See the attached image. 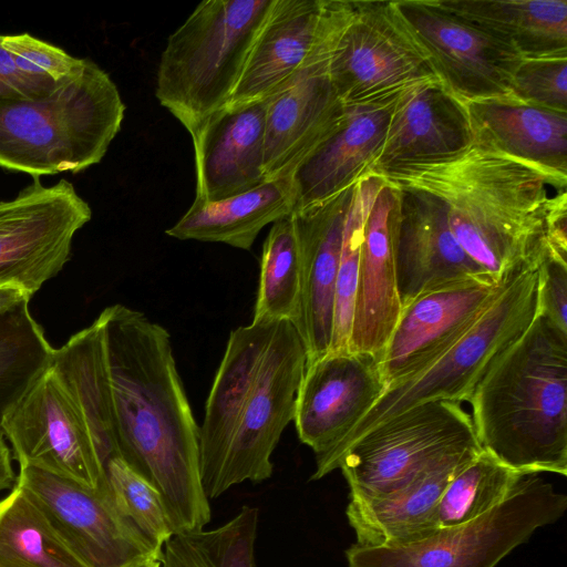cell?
I'll return each mask as SVG.
<instances>
[{
  "instance_id": "obj_37",
  "label": "cell",
  "mask_w": 567,
  "mask_h": 567,
  "mask_svg": "<svg viewBox=\"0 0 567 567\" xmlns=\"http://www.w3.org/2000/svg\"><path fill=\"white\" fill-rule=\"evenodd\" d=\"M1 43L20 69L58 84L78 75L86 61L30 33L2 35Z\"/></svg>"
},
{
  "instance_id": "obj_32",
  "label": "cell",
  "mask_w": 567,
  "mask_h": 567,
  "mask_svg": "<svg viewBox=\"0 0 567 567\" xmlns=\"http://www.w3.org/2000/svg\"><path fill=\"white\" fill-rule=\"evenodd\" d=\"M53 349L32 317L29 302L0 321V440L7 412L51 364Z\"/></svg>"
},
{
  "instance_id": "obj_35",
  "label": "cell",
  "mask_w": 567,
  "mask_h": 567,
  "mask_svg": "<svg viewBox=\"0 0 567 567\" xmlns=\"http://www.w3.org/2000/svg\"><path fill=\"white\" fill-rule=\"evenodd\" d=\"M106 485L120 513L157 551L173 535L158 491L114 456L104 465Z\"/></svg>"
},
{
  "instance_id": "obj_1",
  "label": "cell",
  "mask_w": 567,
  "mask_h": 567,
  "mask_svg": "<svg viewBox=\"0 0 567 567\" xmlns=\"http://www.w3.org/2000/svg\"><path fill=\"white\" fill-rule=\"evenodd\" d=\"M96 320L118 457L158 491L173 535L204 530L210 506L199 472V426L168 331L118 303Z\"/></svg>"
},
{
  "instance_id": "obj_41",
  "label": "cell",
  "mask_w": 567,
  "mask_h": 567,
  "mask_svg": "<svg viewBox=\"0 0 567 567\" xmlns=\"http://www.w3.org/2000/svg\"><path fill=\"white\" fill-rule=\"evenodd\" d=\"M17 477L12 467V453L4 440H0V493L12 488Z\"/></svg>"
},
{
  "instance_id": "obj_3",
  "label": "cell",
  "mask_w": 567,
  "mask_h": 567,
  "mask_svg": "<svg viewBox=\"0 0 567 567\" xmlns=\"http://www.w3.org/2000/svg\"><path fill=\"white\" fill-rule=\"evenodd\" d=\"M379 176L392 186L436 196L466 255L496 281L543 252L549 219L567 203V177L476 142L445 161Z\"/></svg>"
},
{
  "instance_id": "obj_9",
  "label": "cell",
  "mask_w": 567,
  "mask_h": 567,
  "mask_svg": "<svg viewBox=\"0 0 567 567\" xmlns=\"http://www.w3.org/2000/svg\"><path fill=\"white\" fill-rule=\"evenodd\" d=\"M482 449L460 402L415 405L373 427L342 456L350 499L392 494L453 454Z\"/></svg>"
},
{
  "instance_id": "obj_21",
  "label": "cell",
  "mask_w": 567,
  "mask_h": 567,
  "mask_svg": "<svg viewBox=\"0 0 567 567\" xmlns=\"http://www.w3.org/2000/svg\"><path fill=\"white\" fill-rule=\"evenodd\" d=\"M393 187L396 189L395 250L402 306L426 289L467 277L487 276L458 244L446 208L436 196L421 189Z\"/></svg>"
},
{
  "instance_id": "obj_27",
  "label": "cell",
  "mask_w": 567,
  "mask_h": 567,
  "mask_svg": "<svg viewBox=\"0 0 567 567\" xmlns=\"http://www.w3.org/2000/svg\"><path fill=\"white\" fill-rule=\"evenodd\" d=\"M295 209L289 176L268 179L239 195L219 200H194L166 235L181 240L221 243L249 250L260 230Z\"/></svg>"
},
{
  "instance_id": "obj_34",
  "label": "cell",
  "mask_w": 567,
  "mask_h": 567,
  "mask_svg": "<svg viewBox=\"0 0 567 567\" xmlns=\"http://www.w3.org/2000/svg\"><path fill=\"white\" fill-rule=\"evenodd\" d=\"M384 179L369 174L359 181L346 216L340 262L336 282L333 329L329 351H347L358 287L363 227Z\"/></svg>"
},
{
  "instance_id": "obj_25",
  "label": "cell",
  "mask_w": 567,
  "mask_h": 567,
  "mask_svg": "<svg viewBox=\"0 0 567 567\" xmlns=\"http://www.w3.org/2000/svg\"><path fill=\"white\" fill-rule=\"evenodd\" d=\"M323 0H274L227 103L266 100L303 65L316 42Z\"/></svg>"
},
{
  "instance_id": "obj_22",
  "label": "cell",
  "mask_w": 567,
  "mask_h": 567,
  "mask_svg": "<svg viewBox=\"0 0 567 567\" xmlns=\"http://www.w3.org/2000/svg\"><path fill=\"white\" fill-rule=\"evenodd\" d=\"M396 189L384 181L367 216L348 351L380 360L401 312L395 250Z\"/></svg>"
},
{
  "instance_id": "obj_16",
  "label": "cell",
  "mask_w": 567,
  "mask_h": 567,
  "mask_svg": "<svg viewBox=\"0 0 567 567\" xmlns=\"http://www.w3.org/2000/svg\"><path fill=\"white\" fill-rule=\"evenodd\" d=\"M386 389L379 360L352 351H329L307 363L292 422L316 456L319 471Z\"/></svg>"
},
{
  "instance_id": "obj_18",
  "label": "cell",
  "mask_w": 567,
  "mask_h": 567,
  "mask_svg": "<svg viewBox=\"0 0 567 567\" xmlns=\"http://www.w3.org/2000/svg\"><path fill=\"white\" fill-rule=\"evenodd\" d=\"M473 138L465 102L439 79L417 83L396 97L371 174L445 161Z\"/></svg>"
},
{
  "instance_id": "obj_42",
  "label": "cell",
  "mask_w": 567,
  "mask_h": 567,
  "mask_svg": "<svg viewBox=\"0 0 567 567\" xmlns=\"http://www.w3.org/2000/svg\"><path fill=\"white\" fill-rule=\"evenodd\" d=\"M161 553L142 557L125 567H159Z\"/></svg>"
},
{
  "instance_id": "obj_5",
  "label": "cell",
  "mask_w": 567,
  "mask_h": 567,
  "mask_svg": "<svg viewBox=\"0 0 567 567\" xmlns=\"http://www.w3.org/2000/svg\"><path fill=\"white\" fill-rule=\"evenodd\" d=\"M124 113L109 73L86 59L45 96L0 100V167L34 178L80 173L102 161Z\"/></svg>"
},
{
  "instance_id": "obj_38",
  "label": "cell",
  "mask_w": 567,
  "mask_h": 567,
  "mask_svg": "<svg viewBox=\"0 0 567 567\" xmlns=\"http://www.w3.org/2000/svg\"><path fill=\"white\" fill-rule=\"evenodd\" d=\"M567 259L545 247L538 264V312L567 333Z\"/></svg>"
},
{
  "instance_id": "obj_6",
  "label": "cell",
  "mask_w": 567,
  "mask_h": 567,
  "mask_svg": "<svg viewBox=\"0 0 567 567\" xmlns=\"http://www.w3.org/2000/svg\"><path fill=\"white\" fill-rule=\"evenodd\" d=\"M540 256L506 279L493 301L449 349L420 372L388 386L326 464L313 472L311 480H320L339 468L342 456L357 440L415 405L432 401H470L494 360L537 315Z\"/></svg>"
},
{
  "instance_id": "obj_4",
  "label": "cell",
  "mask_w": 567,
  "mask_h": 567,
  "mask_svg": "<svg viewBox=\"0 0 567 567\" xmlns=\"http://www.w3.org/2000/svg\"><path fill=\"white\" fill-rule=\"evenodd\" d=\"M481 447L523 474H567V333L537 311L468 401Z\"/></svg>"
},
{
  "instance_id": "obj_39",
  "label": "cell",
  "mask_w": 567,
  "mask_h": 567,
  "mask_svg": "<svg viewBox=\"0 0 567 567\" xmlns=\"http://www.w3.org/2000/svg\"><path fill=\"white\" fill-rule=\"evenodd\" d=\"M0 34V100L37 99L50 94L59 84L25 72L2 47Z\"/></svg>"
},
{
  "instance_id": "obj_12",
  "label": "cell",
  "mask_w": 567,
  "mask_h": 567,
  "mask_svg": "<svg viewBox=\"0 0 567 567\" xmlns=\"http://www.w3.org/2000/svg\"><path fill=\"white\" fill-rule=\"evenodd\" d=\"M92 217L89 203L72 183L45 186L39 178L0 200V286L34 295L71 256L75 234Z\"/></svg>"
},
{
  "instance_id": "obj_8",
  "label": "cell",
  "mask_w": 567,
  "mask_h": 567,
  "mask_svg": "<svg viewBox=\"0 0 567 567\" xmlns=\"http://www.w3.org/2000/svg\"><path fill=\"white\" fill-rule=\"evenodd\" d=\"M566 509L564 493L540 474H527L503 503L474 520L403 547L354 544L346 550V560L348 567H495Z\"/></svg>"
},
{
  "instance_id": "obj_28",
  "label": "cell",
  "mask_w": 567,
  "mask_h": 567,
  "mask_svg": "<svg viewBox=\"0 0 567 567\" xmlns=\"http://www.w3.org/2000/svg\"><path fill=\"white\" fill-rule=\"evenodd\" d=\"M523 59L567 55V0H439Z\"/></svg>"
},
{
  "instance_id": "obj_33",
  "label": "cell",
  "mask_w": 567,
  "mask_h": 567,
  "mask_svg": "<svg viewBox=\"0 0 567 567\" xmlns=\"http://www.w3.org/2000/svg\"><path fill=\"white\" fill-rule=\"evenodd\" d=\"M524 475L482 450L444 489L435 512L437 529L485 515L508 497Z\"/></svg>"
},
{
  "instance_id": "obj_13",
  "label": "cell",
  "mask_w": 567,
  "mask_h": 567,
  "mask_svg": "<svg viewBox=\"0 0 567 567\" xmlns=\"http://www.w3.org/2000/svg\"><path fill=\"white\" fill-rule=\"evenodd\" d=\"M2 431L20 466H35L92 488L106 486L85 419L51 364L7 412Z\"/></svg>"
},
{
  "instance_id": "obj_30",
  "label": "cell",
  "mask_w": 567,
  "mask_h": 567,
  "mask_svg": "<svg viewBox=\"0 0 567 567\" xmlns=\"http://www.w3.org/2000/svg\"><path fill=\"white\" fill-rule=\"evenodd\" d=\"M300 316V257L290 214L271 224L264 241L252 321H289L297 328Z\"/></svg>"
},
{
  "instance_id": "obj_7",
  "label": "cell",
  "mask_w": 567,
  "mask_h": 567,
  "mask_svg": "<svg viewBox=\"0 0 567 567\" xmlns=\"http://www.w3.org/2000/svg\"><path fill=\"white\" fill-rule=\"evenodd\" d=\"M274 0H205L167 39L155 95L190 136L230 99Z\"/></svg>"
},
{
  "instance_id": "obj_40",
  "label": "cell",
  "mask_w": 567,
  "mask_h": 567,
  "mask_svg": "<svg viewBox=\"0 0 567 567\" xmlns=\"http://www.w3.org/2000/svg\"><path fill=\"white\" fill-rule=\"evenodd\" d=\"M32 293L17 286H0V321L10 311L19 306L30 302Z\"/></svg>"
},
{
  "instance_id": "obj_31",
  "label": "cell",
  "mask_w": 567,
  "mask_h": 567,
  "mask_svg": "<svg viewBox=\"0 0 567 567\" xmlns=\"http://www.w3.org/2000/svg\"><path fill=\"white\" fill-rule=\"evenodd\" d=\"M258 518V508L243 506L217 528L173 535L159 567H255Z\"/></svg>"
},
{
  "instance_id": "obj_15",
  "label": "cell",
  "mask_w": 567,
  "mask_h": 567,
  "mask_svg": "<svg viewBox=\"0 0 567 567\" xmlns=\"http://www.w3.org/2000/svg\"><path fill=\"white\" fill-rule=\"evenodd\" d=\"M16 483L87 567H125L161 553L120 513L107 485L92 488L30 465L20 466Z\"/></svg>"
},
{
  "instance_id": "obj_17",
  "label": "cell",
  "mask_w": 567,
  "mask_h": 567,
  "mask_svg": "<svg viewBox=\"0 0 567 567\" xmlns=\"http://www.w3.org/2000/svg\"><path fill=\"white\" fill-rule=\"evenodd\" d=\"M508 277L502 281L488 276L450 281L403 305L379 360L386 388L420 372L449 349L493 301Z\"/></svg>"
},
{
  "instance_id": "obj_2",
  "label": "cell",
  "mask_w": 567,
  "mask_h": 567,
  "mask_svg": "<svg viewBox=\"0 0 567 567\" xmlns=\"http://www.w3.org/2000/svg\"><path fill=\"white\" fill-rule=\"evenodd\" d=\"M307 360L289 321H251L230 331L199 426V472L208 499L272 475L271 456L293 420Z\"/></svg>"
},
{
  "instance_id": "obj_23",
  "label": "cell",
  "mask_w": 567,
  "mask_h": 567,
  "mask_svg": "<svg viewBox=\"0 0 567 567\" xmlns=\"http://www.w3.org/2000/svg\"><path fill=\"white\" fill-rule=\"evenodd\" d=\"M395 100L346 106L340 126L288 175L295 209L326 200L371 174Z\"/></svg>"
},
{
  "instance_id": "obj_14",
  "label": "cell",
  "mask_w": 567,
  "mask_h": 567,
  "mask_svg": "<svg viewBox=\"0 0 567 567\" xmlns=\"http://www.w3.org/2000/svg\"><path fill=\"white\" fill-rule=\"evenodd\" d=\"M437 79L464 102L511 97L523 58L509 44L443 7L439 0L394 1Z\"/></svg>"
},
{
  "instance_id": "obj_29",
  "label": "cell",
  "mask_w": 567,
  "mask_h": 567,
  "mask_svg": "<svg viewBox=\"0 0 567 567\" xmlns=\"http://www.w3.org/2000/svg\"><path fill=\"white\" fill-rule=\"evenodd\" d=\"M0 567H87L18 484L0 499Z\"/></svg>"
},
{
  "instance_id": "obj_36",
  "label": "cell",
  "mask_w": 567,
  "mask_h": 567,
  "mask_svg": "<svg viewBox=\"0 0 567 567\" xmlns=\"http://www.w3.org/2000/svg\"><path fill=\"white\" fill-rule=\"evenodd\" d=\"M511 97L567 113V55L523 59L513 78Z\"/></svg>"
},
{
  "instance_id": "obj_10",
  "label": "cell",
  "mask_w": 567,
  "mask_h": 567,
  "mask_svg": "<svg viewBox=\"0 0 567 567\" xmlns=\"http://www.w3.org/2000/svg\"><path fill=\"white\" fill-rule=\"evenodd\" d=\"M351 1L323 0L319 32L303 65L267 100L264 173L288 176L342 123L346 106L331 81L329 64L350 13Z\"/></svg>"
},
{
  "instance_id": "obj_20",
  "label": "cell",
  "mask_w": 567,
  "mask_h": 567,
  "mask_svg": "<svg viewBox=\"0 0 567 567\" xmlns=\"http://www.w3.org/2000/svg\"><path fill=\"white\" fill-rule=\"evenodd\" d=\"M267 101L226 103L208 115L192 135L194 200L224 199L267 181L264 173Z\"/></svg>"
},
{
  "instance_id": "obj_11",
  "label": "cell",
  "mask_w": 567,
  "mask_h": 567,
  "mask_svg": "<svg viewBox=\"0 0 567 567\" xmlns=\"http://www.w3.org/2000/svg\"><path fill=\"white\" fill-rule=\"evenodd\" d=\"M329 72L344 106L388 101L437 79L394 1H351Z\"/></svg>"
},
{
  "instance_id": "obj_19",
  "label": "cell",
  "mask_w": 567,
  "mask_h": 567,
  "mask_svg": "<svg viewBox=\"0 0 567 567\" xmlns=\"http://www.w3.org/2000/svg\"><path fill=\"white\" fill-rule=\"evenodd\" d=\"M354 186L291 213L301 275V316L296 329L307 363L330 350L343 228Z\"/></svg>"
},
{
  "instance_id": "obj_24",
  "label": "cell",
  "mask_w": 567,
  "mask_h": 567,
  "mask_svg": "<svg viewBox=\"0 0 567 567\" xmlns=\"http://www.w3.org/2000/svg\"><path fill=\"white\" fill-rule=\"evenodd\" d=\"M483 449L451 455L403 488L377 498L350 499L346 516L357 543L364 547H403L439 532L435 512L454 475Z\"/></svg>"
},
{
  "instance_id": "obj_26",
  "label": "cell",
  "mask_w": 567,
  "mask_h": 567,
  "mask_svg": "<svg viewBox=\"0 0 567 567\" xmlns=\"http://www.w3.org/2000/svg\"><path fill=\"white\" fill-rule=\"evenodd\" d=\"M473 142L567 177V113L513 97L465 102Z\"/></svg>"
}]
</instances>
